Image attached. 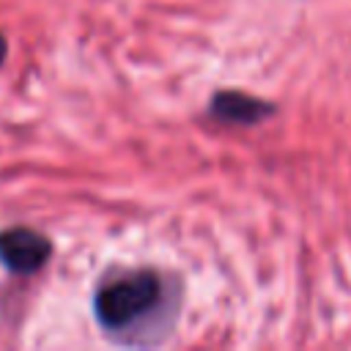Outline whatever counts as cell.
<instances>
[{
  "mask_svg": "<svg viewBox=\"0 0 351 351\" xmlns=\"http://www.w3.org/2000/svg\"><path fill=\"white\" fill-rule=\"evenodd\" d=\"M214 121L230 126H255L277 112V107L266 99H258L244 90H217L206 110Z\"/></svg>",
  "mask_w": 351,
  "mask_h": 351,
  "instance_id": "3",
  "label": "cell"
},
{
  "mask_svg": "<svg viewBox=\"0 0 351 351\" xmlns=\"http://www.w3.org/2000/svg\"><path fill=\"white\" fill-rule=\"evenodd\" d=\"M181 313V285L156 269H118L93 291V318L118 346H159Z\"/></svg>",
  "mask_w": 351,
  "mask_h": 351,
  "instance_id": "1",
  "label": "cell"
},
{
  "mask_svg": "<svg viewBox=\"0 0 351 351\" xmlns=\"http://www.w3.org/2000/svg\"><path fill=\"white\" fill-rule=\"evenodd\" d=\"M49 258H52V241L44 233L25 225L0 230V263L5 271L27 277L41 271Z\"/></svg>",
  "mask_w": 351,
  "mask_h": 351,
  "instance_id": "2",
  "label": "cell"
},
{
  "mask_svg": "<svg viewBox=\"0 0 351 351\" xmlns=\"http://www.w3.org/2000/svg\"><path fill=\"white\" fill-rule=\"evenodd\" d=\"M5 58H8V41H5V36L0 33V66L5 63Z\"/></svg>",
  "mask_w": 351,
  "mask_h": 351,
  "instance_id": "4",
  "label": "cell"
}]
</instances>
